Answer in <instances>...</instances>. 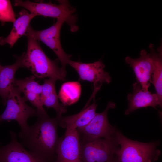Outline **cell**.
Masks as SVG:
<instances>
[{
  "instance_id": "1",
  "label": "cell",
  "mask_w": 162,
  "mask_h": 162,
  "mask_svg": "<svg viewBox=\"0 0 162 162\" xmlns=\"http://www.w3.org/2000/svg\"><path fill=\"white\" fill-rule=\"evenodd\" d=\"M38 118L28 129L20 132L21 144L31 153L46 162V159L56 154L59 139L57 128L62 116L50 117L46 112L38 111Z\"/></svg>"
},
{
  "instance_id": "2",
  "label": "cell",
  "mask_w": 162,
  "mask_h": 162,
  "mask_svg": "<svg viewBox=\"0 0 162 162\" xmlns=\"http://www.w3.org/2000/svg\"><path fill=\"white\" fill-rule=\"evenodd\" d=\"M26 52L22 55L23 67L31 71L39 79L53 78L61 81L65 80V70L58 65V59L52 60L44 52L37 41L29 35Z\"/></svg>"
},
{
  "instance_id": "3",
  "label": "cell",
  "mask_w": 162,
  "mask_h": 162,
  "mask_svg": "<svg viewBox=\"0 0 162 162\" xmlns=\"http://www.w3.org/2000/svg\"><path fill=\"white\" fill-rule=\"evenodd\" d=\"M116 138L119 147L116 154L119 162H152L157 160L161 154L158 142H143L130 140L117 129Z\"/></svg>"
},
{
  "instance_id": "4",
  "label": "cell",
  "mask_w": 162,
  "mask_h": 162,
  "mask_svg": "<svg viewBox=\"0 0 162 162\" xmlns=\"http://www.w3.org/2000/svg\"><path fill=\"white\" fill-rule=\"evenodd\" d=\"M58 1V4H53L51 2L48 3H36L29 0L22 1L16 0L14 1V5L22 7L29 10L30 13L36 16H42L57 19L65 18L68 20L71 29H75L77 28L75 25L76 17L73 15L75 11V9L70 5L68 1Z\"/></svg>"
},
{
  "instance_id": "5",
  "label": "cell",
  "mask_w": 162,
  "mask_h": 162,
  "mask_svg": "<svg viewBox=\"0 0 162 162\" xmlns=\"http://www.w3.org/2000/svg\"><path fill=\"white\" fill-rule=\"evenodd\" d=\"M21 93L18 88L14 86L8 96L6 108L0 115V124L5 120L16 121L21 127L20 132H23L28 128L29 126L27 124L28 118L37 116L38 110L27 105Z\"/></svg>"
},
{
  "instance_id": "6",
  "label": "cell",
  "mask_w": 162,
  "mask_h": 162,
  "mask_svg": "<svg viewBox=\"0 0 162 162\" xmlns=\"http://www.w3.org/2000/svg\"><path fill=\"white\" fill-rule=\"evenodd\" d=\"M80 142L81 162H107L116 154L119 147L116 135Z\"/></svg>"
},
{
  "instance_id": "7",
  "label": "cell",
  "mask_w": 162,
  "mask_h": 162,
  "mask_svg": "<svg viewBox=\"0 0 162 162\" xmlns=\"http://www.w3.org/2000/svg\"><path fill=\"white\" fill-rule=\"evenodd\" d=\"M65 22L68 23V20L65 18L58 19L56 22L51 27L40 31L34 30L30 26L25 35L30 36L37 41L42 42L52 50L60 62L61 67L64 70L72 56L65 52L60 42V32Z\"/></svg>"
},
{
  "instance_id": "8",
  "label": "cell",
  "mask_w": 162,
  "mask_h": 162,
  "mask_svg": "<svg viewBox=\"0 0 162 162\" xmlns=\"http://www.w3.org/2000/svg\"><path fill=\"white\" fill-rule=\"evenodd\" d=\"M115 106L114 103L109 102L103 112L96 113L92 119L86 125L77 128L80 141L102 138L108 139L114 136L117 129L109 123L107 113L110 109L114 108Z\"/></svg>"
},
{
  "instance_id": "9",
  "label": "cell",
  "mask_w": 162,
  "mask_h": 162,
  "mask_svg": "<svg viewBox=\"0 0 162 162\" xmlns=\"http://www.w3.org/2000/svg\"><path fill=\"white\" fill-rule=\"evenodd\" d=\"M56 162H81V144L77 129L59 139L56 150Z\"/></svg>"
},
{
  "instance_id": "10",
  "label": "cell",
  "mask_w": 162,
  "mask_h": 162,
  "mask_svg": "<svg viewBox=\"0 0 162 162\" xmlns=\"http://www.w3.org/2000/svg\"><path fill=\"white\" fill-rule=\"evenodd\" d=\"M77 72L80 80L93 82L94 85L111 81L109 74L104 70L105 65L99 60L92 63H83L70 60L68 64Z\"/></svg>"
},
{
  "instance_id": "11",
  "label": "cell",
  "mask_w": 162,
  "mask_h": 162,
  "mask_svg": "<svg viewBox=\"0 0 162 162\" xmlns=\"http://www.w3.org/2000/svg\"><path fill=\"white\" fill-rule=\"evenodd\" d=\"M139 58L134 59L129 56L125 59V62L131 67L134 72L137 82L142 90L148 91L152 83L153 62L151 52L147 53L145 50H141Z\"/></svg>"
},
{
  "instance_id": "12",
  "label": "cell",
  "mask_w": 162,
  "mask_h": 162,
  "mask_svg": "<svg viewBox=\"0 0 162 162\" xmlns=\"http://www.w3.org/2000/svg\"><path fill=\"white\" fill-rule=\"evenodd\" d=\"M10 134L9 143L0 146V162H45L26 150L14 132L10 131Z\"/></svg>"
},
{
  "instance_id": "13",
  "label": "cell",
  "mask_w": 162,
  "mask_h": 162,
  "mask_svg": "<svg viewBox=\"0 0 162 162\" xmlns=\"http://www.w3.org/2000/svg\"><path fill=\"white\" fill-rule=\"evenodd\" d=\"M133 91L127 95L129 102L128 108L125 114L128 115L136 110L148 106L155 108L158 106H162V100L155 93L149 91H143L140 85L137 82L133 85Z\"/></svg>"
},
{
  "instance_id": "14",
  "label": "cell",
  "mask_w": 162,
  "mask_h": 162,
  "mask_svg": "<svg viewBox=\"0 0 162 162\" xmlns=\"http://www.w3.org/2000/svg\"><path fill=\"white\" fill-rule=\"evenodd\" d=\"M93 99V103L91 105L85 106L78 113L61 118L58 125L66 129L65 133L85 126L92 119L96 113L97 106L95 98Z\"/></svg>"
},
{
  "instance_id": "15",
  "label": "cell",
  "mask_w": 162,
  "mask_h": 162,
  "mask_svg": "<svg viewBox=\"0 0 162 162\" xmlns=\"http://www.w3.org/2000/svg\"><path fill=\"white\" fill-rule=\"evenodd\" d=\"M16 62L14 64L5 66H0V96L4 105L6 104L10 92L14 86L15 75L16 70L23 67L21 56H15Z\"/></svg>"
},
{
  "instance_id": "16",
  "label": "cell",
  "mask_w": 162,
  "mask_h": 162,
  "mask_svg": "<svg viewBox=\"0 0 162 162\" xmlns=\"http://www.w3.org/2000/svg\"><path fill=\"white\" fill-rule=\"evenodd\" d=\"M19 17L14 22L12 30L9 34L5 38H0V44H8L12 47L18 40L25 35L31 20L36 16L34 14H29L27 10L22 9L19 13Z\"/></svg>"
},
{
  "instance_id": "17",
  "label": "cell",
  "mask_w": 162,
  "mask_h": 162,
  "mask_svg": "<svg viewBox=\"0 0 162 162\" xmlns=\"http://www.w3.org/2000/svg\"><path fill=\"white\" fill-rule=\"evenodd\" d=\"M150 49L153 62V67L152 75V83L154 86L156 94L162 100V49L160 46L157 49L158 52L154 50V46L151 44Z\"/></svg>"
},
{
  "instance_id": "18",
  "label": "cell",
  "mask_w": 162,
  "mask_h": 162,
  "mask_svg": "<svg viewBox=\"0 0 162 162\" xmlns=\"http://www.w3.org/2000/svg\"><path fill=\"white\" fill-rule=\"evenodd\" d=\"M81 93V86L79 81H69L64 83L60 89L58 97L65 106L76 102Z\"/></svg>"
},
{
  "instance_id": "19",
  "label": "cell",
  "mask_w": 162,
  "mask_h": 162,
  "mask_svg": "<svg viewBox=\"0 0 162 162\" xmlns=\"http://www.w3.org/2000/svg\"><path fill=\"white\" fill-rule=\"evenodd\" d=\"M35 77L31 76L21 80L15 79L14 86L21 93L28 92L40 95L42 92V85L35 80Z\"/></svg>"
},
{
  "instance_id": "20",
  "label": "cell",
  "mask_w": 162,
  "mask_h": 162,
  "mask_svg": "<svg viewBox=\"0 0 162 162\" xmlns=\"http://www.w3.org/2000/svg\"><path fill=\"white\" fill-rule=\"evenodd\" d=\"M56 92H55L41 100L43 105L47 108H52L55 110L57 115L62 116L67 111V107L62 104H60Z\"/></svg>"
},
{
  "instance_id": "21",
  "label": "cell",
  "mask_w": 162,
  "mask_h": 162,
  "mask_svg": "<svg viewBox=\"0 0 162 162\" xmlns=\"http://www.w3.org/2000/svg\"><path fill=\"white\" fill-rule=\"evenodd\" d=\"M16 20L14 12L10 0H0V21L14 23Z\"/></svg>"
},
{
  "instance_id": "22",
  "label": "cell",
  "mask_w": 162,
  "mask_h": 162,
  "mask_svg": "<svg viewBox=\"0 0 162 162\" xmlns=\"http://www.w3.org/2000/svg\"><path fill=\"white\" fill-rule=\"evenodd\" d=\"M57 80L53 78L45 79L44 84L42 85L41 100L45 98L50 94L56 91V82Z\"/></svg>"
},
{
  "instance_id": "23",
  "label": "cell",
  "mask_w": 162,
  "mask_h": 162,
  "mask_svg": "<svg viewBox=\"0 0 162 162\" xmlns=\"http://www.w3.org/2000/svg\"><path fill=\"white\" fill-rule=\"evenodd\" d=\"M107 162H119L118 158L116 154Z\"/></svg>"
},
{
  "instance_id": "24",
  "label": "cell",
  "mask_w": 162,
  "mask_h": 162,
  "mask_svg": "<svg viewBox=\"0 0 162 162\" xmlns=\"http://www.w3.org/2000/svg\"><path fill=\"white\" fill-rule=\"evenodd\" d=\"M145 162H152L151 160H148L146 161Z\"/></svg>"
},
{
  "instance_id": "25",
  "label": "cell",
  "mask_w": 162,
  "mask_h": 162,
  "mask_svg": "<svg viewBox=\"0 0 162 162\" xmlns=\"http://www.w3.org/2000/svg\"><path fill=\"white\" fill-rule=\"evenodd\" d=\"M1 143L0 142V146H1Z\"/></svg>"
}]
</instances>
